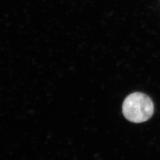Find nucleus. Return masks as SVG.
<instances>
[{"label": "nucleus", "instance_id": "obj_1", "mask_svg": "<svg viewBox=\"0 0 160 160\" xmlns=\"http://www.w3.org/2000/svg\"><path fill=\"white\" fill-rule=\"evenodd\" d=\"M122 111L128 120L133 123H142L149 120L154 113L152 100L142 92H134L126 97Z\"/></svg>", "mask_w": 160, "mask_h": 160}]
</instances>
